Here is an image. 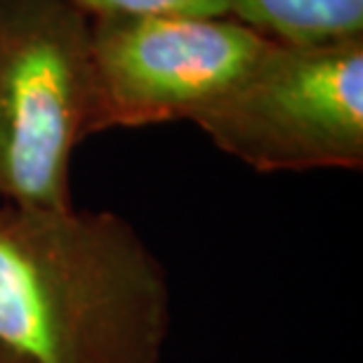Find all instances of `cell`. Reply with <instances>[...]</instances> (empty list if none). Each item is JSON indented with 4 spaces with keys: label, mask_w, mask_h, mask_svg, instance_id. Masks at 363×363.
<instances>
[{
    "label": "cell",
    "mask_w": 363,
    "mask_h": 363,
    "mask_svg": "<svg viewBox=\"0 0 363 363\" xmlns=\"http://www.w3.org/2000/svg\"><path fill=\"white\" fill-rule=\"evenodd\" d=\"M165 269L113 213L0 203V354L14 363H161Z\"/></svg>",
    "instance_id": "cell-1"
},
{
    "label": "cell",
    "mask_w": 363,
    "mask_h": 363,
    "mask_svg": "<svg viewBox=\"0 0 363 363\" xmlns=\"http://www.w3.org/2000/svg\"><path fill=\"white\" fill-rule=\"evenodd\" d=\"M191 123L257 172L361 170L363 35L307 45L272 40Z\"/></svg>",
    "instance_id": "cell-2"
},
{
    "label": "cell",
    "mask_w": 363,
    "mask_h": 363,
    "mask_svg": "<svg viewBox=\"0 0 363 363\" xmlns=\"http://www.w3.org/2000/svg\"><path fill=\"white\" fill-rule=\"evenodd\" d=\"M90 19L71 0H0V196L71 208L69 170L88 137Z\"/></svg>",
    "instance_id": "cell-3"
},
{
    "label": "cell",
    "mask_w": 363,
    "mask_h": 363,
    "mask_svg": "<svg viewBox=\"0 0 363 363\" xmlns=\"http://www.w3.org/2000/svg\"><path fill=\"white\" fill-rule=\"evenodd\" d=\"M269 45L234 17L90 19L88 137L191 121L234 88Z\"/></svg>",
    "instance_id": "cell-4"
},
{
    "label": "cell",
    "mask_w": 363,
    "mask_h": 363,
    "mask_svg": "<svg viewBox=\"0 0 363 363\" xmlns=\"http://www.w3.org/2000/svg\"><path fill=\"white\" fill-rule=\"evenodd\" d=\"M229 17L276 43H330L363 35V0H224Z\"/></svg>",
    "instance_id": "cell-5"
},
{
    "label": "cell",
    "mask_w": 363,
    "mask_h": 363,
    "mask_svg": "<svg viewBox=\"0 0 363 363\" xmlns=\"http://www.w3.org/2000/svg\"><path fill=\"white\" fill-rule=\"evenodd\" d=\"M88 19L142 17V14H196L229 17L224 0H71Z\"/></svg>",
    "instance_id": "cell-6"
},
{
    "label": "cell",
    "mask_w": 363,
    "mask_h": 363,
    "mask_svg": "<svg viewBox=\"0 0 363 363\" xmlns=\"http://www.w3.org/2000/svg\"><path fill=\"white\" fill-rule=\"evenodd\" d=\"M0 363H14V361H10L7 357H3V354H0Z\"/></svg>",
    "instance_id": "cell-7"
}]
</instances>
